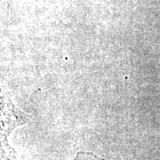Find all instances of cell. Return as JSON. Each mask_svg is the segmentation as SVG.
Returning <instances> with one entry per match:
<instances>
[{"label":"cell","instance_id":"1","mask_svg":"<svg viewBox=\"0 0 160 160\" xmlns=\"http://www.w3.org/2000/svg\"><path fill=\"white\" fill-rule=\"evenodd\" d=\"M73 160H105L103 158H101L95 155L92 153H87V152H79Z\"/></svg>","mask_w":160,"mask_h":160}]
</instances>
